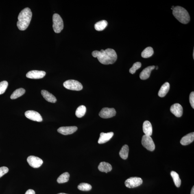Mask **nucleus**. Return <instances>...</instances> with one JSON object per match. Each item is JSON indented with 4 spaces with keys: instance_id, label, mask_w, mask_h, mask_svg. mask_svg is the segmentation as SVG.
Here are the masks:
<instances>
[{
    "instance_id": "1",
    "label": "nucleus",
    "mask_w": 194,
    "mask_h": 194,
    "mask_svg": "<svg viewBox=\"0 0 194 194\" xmlns=\"http://www.w3.org/2000/svg\"><path fill=\"white\" fill-rule=\"evenodd\" d=\"M92 55L97 58L99 62L104 65L112 64L116 62L117 55L114 49L108 48L105 50L101 49L100 51H95L92 52Z\"/></svg>"
},
{
    "instance_id": "2",
    "label": "nucleus",
    "mask_w": 194,
    "mask_h": 194,
    "mask_svg": "<svg viewBox=\"0 0 194 194\" xmlns=\"http://www.w3.org/2000/svg\"><path fill=\"white\" fill-rule=\"evenodd\" d=\"M32 16V12L29 8L22 10L18 15L17 26L20 30L24 31L27 29L30 23Z\"/></svg>"
},
{
    "instance_id": "3",
    "label": "nucleus",
    "mask_w": 194,
    "mask_h": 194,
    "mask_svg": "<svg viewBox=\"0 0 194 194\" xmlns=\"http://www.w3.org/2000/svg\"><path fill=\"white\" fill-rule=\"evenodd\" d=\"M173 14L179 22L186 24L190 21V17L189 13L185 9L180 6H176L173 9Z\"/></svg>"
},
{
    "instance_id": "4",
    "label": "nucleus",
    "mask_w": 194,
    "mask_h": 194,
    "mask_svg": "<svg viewBox=\"0 0 194 194\" xmlns=\"http://www.w3.org/2000/svg\"><path fill=\"white\" fill-rule=\"evenodd\" d=\"M53 25L54 31L56 33L61 32L63 29V22L60 15L57 14H53Z\"/></svg>"
},
{
    "instance_id": "5",
    "label": "nucleus",
    "mask_w": 194,
    "mask_h": 194,
    "mask_svg": "<svg viewBox=\"0 0 194 194\" xmlns=\"http://www.w3.org/2000/svg\"><path fill=\"white\" fill-rule=\"evenodd\" d=\"M63 86L66 89L72 90L80 91L83 88V86L80 82L73 79L66 81L63 83Z\"/></svg>"
},
{
    "instance_id": "6",
    "label": "nucleus",
    "mask_w": 194,
    "mask_h": 194,
    "mask_svg": "<svg viewBox=\"0 0 194 194\" xmlns=\"http://www.w3.org/2000/svg\"><path fill=\"white\" fill-rule=\"evenodd\" d=\"M142 144L144 147L149 151H152L155 149V143L150 136L144 135L142 137Z\"/></svg>"
},
{
    "instance_id": "7",
    "label": "nucleus",
    "mask_w": 194,
    "mask_h": 194,
    "mask_svg": "<svg viewBox=\"0 0 194 194\" xmlns=\"http://www.w3.org/2000/svg\"><path fill=\"white\" fill-rule=\"evenodd\" d=\"M142 183L143 180L139 177H131L125 180V184L127 187L134 188L141 185Z\"/></svg>"
},
{
    "instance_id": "8",
    "label": "nucleus",
    "mask_w": 194,
    "mask_h": 194,
    "mask_svg": "<svg viewBox=\"0 0 194 194\" xmlns=\"http://www.w3.org/2000/svg\"><path fill=\"white\" fill-rule=\"evenodd\" d=\"M116 112L113 108H104L100 112L99 115L100 117L105 119L113 117L115 116Z\"/></svg>"
},
{
    "instance_id": "9",
    "label": "nucleus",
    "mask_w": 194,
    "mask_h": 194,
    "mask_svg": "<svg viewBox=\"0 0 194 194\" xmlns=\"http://www.w3.org/2000/svg\"><path fill=\"white\" fill-rule=\"evenodd\" d=\"M27 162L29 165L33 168H38L43 163V161L38 157L30 156L28 157Z\"/></svg>"
},
{
    "instance_id": "10",
    "label": "nucleus",
    "mask_w": 194,
    "mask_h": 194,
    "mask_svg": "<svg viewBox=\"0 0 194 194\" xmlns=\"http://www.w3.org/2000/svg\"><path fill=\"white\" fill-rule=\"evenodd\" d=\"M25 115L27 118L32 121L38 122L42 121V118L40 114L34 110H28L25 112Z\"/></svg>"
},
{
    "instance_id": "11",
    "label": "nucleus",
    "mask_w": 194,
    "mask_h": 194,
    "mask_svg": "<svg viewBox=\"0 0 194 194\" xmlns=\"http://www.w3.org/2000/svg\"><path fill=\"white\" fill-rule=\"evenodd\" d=\"M45 75L46 72L45 71L33 70L28 72L26 74V76L28 78L38 79L42 78Z\"/></svg>"
},
{
    "instance_id": "12",
    "label": "nucleus",
    "mask_w": 194,
    "mask_h": 194,
    "mask_svg": "<svg viewBox=\"0 0 194 194\" xmlns=\"http://www.w3.org/2000/svg\"><path fill=\"white\" fill-rule=\"evenodd\" d=\"M77 129L76 126L62 127L59 128L57 131L61 134L67 135L73 134Z\"/></svg>"
},
{
    "instance_id": "13",
    "label": "nucleus",
    "mask_w": 194,
    "mask_h": 194,
    "mask_svg": "<svg viewBox=\"0 0 194 194\" xmlns=\"http://www.w3.org/2000/svg\"><path fill=\"white\" fill-rule=\"evenodd\" d=\"M170 110L172 113L177 117H180L183 113V109L181 105L178 103H175L171 107Z\"/></svg>"
},
{
    "instance_id": "14",
    "label": "nucleus",
    "mask_w": 194,
    "mask_h": 194,
    "mask_svg": "<svg viewBox=\"0 0 194 194\" xmlns=\"http://www.w3.org/2000/svg\"><path fill=\"white\" fill-rule=\"evenodd\" d=\"M114 135V133L110 132L107 133H101L98 143L99 144H103L106 143L111 139Z\"/></svg>"
},
{
    "instance_id": "15",
    "label": "nucleus",
    "mask_w": 194,
    "mask_h": 194,
    "mask_svg": "<svg viewBox=\"0 0 194 194\" xmlns=\"http://www.w3.org/2000/svg\"><path fill=\"white\" fill-rule=\"evenodd\" d=\"M155 66H148L142 71L140 75V78L142 80H145L150 76L151 72L155 69Z\"/></svg>"
},
{
    "instance_id": "16",
    "label": "nucleus",
    "mask_w": 194,
    "mask_h": 194,
    "mask_svg": "<svg viewBox=\"0 0 194 194\" xmlns=\"http://www.w3.org/2000/svg\"><path fill=\"white\" fill-rule=\"evenodd\" d=\"M194 133L192 132L186 134L180 140V143L183 145H189L194 141Z\"/></svg>"
},
{
    "instance_id": "17",
    "label": "nucleus",
    "mask_w": 194,
    "mask_h": 194,
    "mask_svg": "<svg viewBox=\"0 0 194 194\" xmlns=\"http://www.w3.org/2000/svg\"><path fill=\"white\" fill-rule=\"evenodd\" d=\"M41 94L44 98L48 102L51 103H55L56 102L57 100L56 97L47 91L42 90V91Z\"/></svg>"
},
{
    "instance_id": "18",
    "label": "nucleus",
    "mask_w": 194,
    "mask_h": 194,
    "mask_svg": "<svg viewBox=\"0 0 194 194\" xmlns=\"http://www.w3.org/2000/svg\"><path fill=\"white\" fill-rule=\"evenodd\" d=\"M143 130L146 135L151 136L152 134V127L151 124L149 121L144 122L143 125Z\"/></svg>"
},
{
    "instance_id": "19",
    "label": "nucleus",
    "mask_w": 194,
    "mask_h": 194,
    "mask_svg": "<svg viewBox=\"0 0 194 194\" xmlns=\"http://www.w3.org/2000/svg\"><path fill=\"white\" fill-rule=\"evenodd\" d=\"M98 168L99 171L106 173L110 171L112 169V165L109 163L105 162H101Z\"/></svg>"
},
{
    "instance_id": "20",
    "label": "nucleus",
    "mask_w": 194,
    "mask_h": 194,
    "mask_svg": "<svg viewBox=\"0 0 194 194\" xmlns=\"http://www.w3.org/2000/svg\"><path fill=\"white\" fill-rule=\"evenodd\" d=\"M170 84L169 83L166 82L161 88L158 92V96L161 97H165L170 89Z\"/></svg>"
},
{
    "instance_id": "21",
    "label": "nucleus",
    "mask_w": 194,
    "mask_h": 194,
    "mask_svg": "<svg viewBox=\"0 0 194 194\" xmlns=\"http://www.w3.org/2000/svg\"><path fill=\"white\" fill-rule=\"evenodd\" d=\"M108 24V22L106 20H102L96 23L94 25V27L96 30L97 31H103L106 27Z\"/></svg>"
},
{
    "instance_id": "22",
    "label": "nucleus",
    "mask_w": 194,
    "mask_h": 194,
    "mask_svg": "<svg viewBox=\"0 0 194 194\" xmlns=\"http://www.w3.org/2000/svg\"><path fill=\"white\" fill-rule=\"evenodd\" d=\"M129 151L128 146L127 145H124L119 152L120 157L123 159H126L128 157Z\"/></svg>"
},
{
    "instance_id": "23",
    "label": "nucleus",
    "mask_w": 194,
    "mask_h": 194,
    "mask_svg": "<svg viewBox=\"0 0 194 194\" xmlns=\"http://www.w3.org/2000/svg\"><path fill=\"white\" fill-rule=\"evenodd\" d=\"M154 51L152 47H148L144 50L141 53L142 58H147L152 56L154 54Z\"/></svg>"
},
{
    "instance_id": "24",
    "label": "nucleus",
    "mask_w": 194,
    "mask_h": 194,
    "mask_svg": "<svg viewBox=\"0 0 194 194\" xmlns=\"http://www.w3.org/2000/svg\"><path fill=\"white\" fill-rule=\"evenodd\" d=\"M171 174L173 179L175 185L177 187H180L181 183V180L178 174L174 171H171Z\"/></svg>"
},
{
    "instance_id": "25",
    "label": "nucleus",
    "mask_w": 194,
    "mask_h": 194,
    "mask_svg": "<svg viewBox=\"0 0 194 194\" xmlns=\"http://www.w3.org/2000/svg\"><path fill=\"white\" fill-rule=\"evenodd\" d=\"M25 90L23 88H20L16 90L11 96V99H15L18 98L25 93Z\"/></svg>"
},
{
    "instance_id": "26",
    "label": "nucleus",
    "mask_w": 194,
    "mask_h": 194,
    "mask_svg": "<svg viewBox=\"0 0 194 194\" xmlns=\"http://www.w3.org/2000/svg\"><path fill=\"white\" fill-rule=\"evenodd\" d=\"M70 175L68 172L64 173L61 175L57 179V181L59 183H63L69 180Z\"/></svg>"
},
{
    "instance_id": "27",
    "label": "nucleus",
    "mask_w": 194,
    "mask_h": 194,
    "mask_svg": "<svg viewBox=\"0 0 194 194\" xmlns=\"http://www.w3.org/2000/svg\"><path fill=\"white\" fill-rule=\"evenodd\" d=\"M86 111V106L84 105H81L77 108L76 112H75V115L78 118H82L85 114Z\"/></svg>"
},
{
    "instance_id": "28",
    "label": "nucleus",
    "mask_w": 194,
    "mask_h": 194,
    "mask_svg": "<svg viewBox=\"0 0 194 194\" xmlns=\"http://www.w3.org/2000/svg\"><path fill=\"white\" fill-rule=\"evenodd\" d=\"M78 188L81 191H88L92 189V186L90 184L87 183H81L78 186Z\"/></svg>"
},
{
    "instance_id": "29",
    "label": "nucleus",
    "mask_w": 194,
    "mask_h": 194,
    "mask_svg": "<svg viewBox=\"0 0 194 194\" xmlns=\"http://www.w3.org/2000/svg\"><path fill=\"white\" fill-rule=\"evenodd\" d=\"M141 66V63L137 62L134 63L132 67L129 69V72L132 74H134L136 72L137 70L139 69Z\"/></svg>"
},
{
    "instance_id": "30",
    "label": "nucleus",
    "mask_w": 194,
    "mask_h": 194,
    "mask_svg": "<svg viewBox=\"0 0 194 194\" xmlns=\"http://www.w3.org/2000/svg\"><path fill=\"white\" fill-rule=\"evenodd\" d=\"M8 86V82L7 81L0 82V95L4 93Z\"/></svg>"
},
{
    "instance_id": "31",
    "label": "nucleus",
    "mask_w": 194,
    "mask_h": 194,
    "mask_svg": "<svg viewBox=\"0 0 194 194\" xmlns=\"http://www.w3.org/2000/svg\"><path fill=\"white\" fill-rule=\"evenodd\" d=\"M9 171L8 168L5 167H0V178L6 174Z\"/></svg>"
},
{
    "instance_id": "32",
    "label": "nucleus",
    "mask_w": 194,
    "mask_h": 194,
    "mask_svg": "<svg viewBox=\"0 0 194 194\" xmlns=\"http://www.w3.org/2000/svg\"><path fill=\"white\" fill-rule=\"evenodd\" d=\"M189 102L192 108L194 109V92H192L189 95Z\"/></svg>"
},
{
    "instance_id": "33",
    "label": "nucleus",
    "mask_w": 194,
    "mask_h": 194,
    "mask_svg": "<svg viewBox=\"0 0 194 194\" xmlns=\"http://www.w3.org/2000/svg\"><path fill=\"white\" fill-rule=\"evenodd\" d=\"M25 194H35V192L34 190L31 189H29L26 192Z\"/></svg>"
},
{
    "instance_id": "34",
    "label": "nucleus",
    "mask_w": 194,
    "mask_h": 194,
    "mask_svg": "<svg viewBox=\"0 0 194 194\" xmlns=\"http://www.w3.org/2000/svg\"><path fill=\"white\" fill-rule=\"evenodd\" d=\"M191 194H194V186H193V187L192 188L191 191Z\"/></svg>"
},
{
    "instance_id": "35",
    "label": "nucleus",
    "mask_w": 194,
    "mask_h": 194,
    "mask_svg": "<svg viewBox=\"0 0 194 194\" xmlns=\"http://www.w3.org/2000/svg\"><path fill=\"white\" fill-rule=\"evenodd\" d=\"M194 51H193V58H194Z\"/></svg>"
},
{
    "instance_id": "36",
    "label": "nucleus",
    "mask_w": 194,
    "mask_h": 194,
    "mask_svg": "<svg viewBox=\"0 0 194 194\" xmlns=\"http://www.w3.org/2000/svg\"><path fill=\"white\" fill-rule=\"evenodd\" d=\"M66 194V193H59V194Z\"/></svg>"
},
{
    "instance_id": "37",
    "label": "nucleus",
    "mask_w": 194,
    "mask_h": 194,
    "mask_svg": "<svg viewBox=\"0 0 194 194\" xmlns=\"http://www.w3.org/2000/svg\"><path fill=\"white\" fill-rule=\"evenodd\" d=\"M156 69H158V66H157Z\"/></svg>"
}]
</instances>
